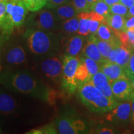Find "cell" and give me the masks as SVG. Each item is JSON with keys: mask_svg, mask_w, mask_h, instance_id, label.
<instances>
[{"mask_svg": "<svg viewBox=\"0 0 134 134\" xmlns=\"http://www.w3.org/2000/svg\"><path fill=\"white\" fill-rule=\"evenodd\" d=\"M90 81L107 98L115 99L113 95L109 80L103 71L99 70L97 72L91 77Z\"/></svg>", "mask_w": 134, "mask_h": 134, "instance_id": "cell-14", "label": "cell"}, {"mask_svg": "<svg viewBox=\"0 0 134 134\" xmlns=\"http://www.w3.org/2000/svg\"><path fill=\"white\" fill-rule=\"evenodd\" d=\"M17 108L15 99L9 94L0 92V114L8 115L13 114Z\"/></svg>", "mask_w": 134, "mask_h": 134, "instance_id": "cell-16", "label": "cell"}, {"mask_svg": "<svg viewBox=\"0 0 134 134\" xmlns=\"http://www.w3.org/2000/svg\"><path fill=\"white\" fill-rule=\"evenodd\" d=\"M72 6L74 7L78 13L90 12V6L87 0H71Z\"/></svg>", "mask_w": 134, "mask_h": 134, "instance_id": "cell-28", "label": "cell"}, {"mask_svg": "<svg viewBox=\"0 0 134 134\" xmlns=\"http://www.w3.org/2000/svg\"><path fill=\"white\" fill-rule=\"evenodd\" d=\"M131 116V100H126L110 110L105 115V119L110 122H124L130 119Z\"/></svg>", "mask_w": 134, "mask_h": 134, "instance_id": "cell-10", "label": "cell"}, {"mask_svg": "<svg viewBox=\"0 0 134 134\" xmlns=\"http://www.w3.org/2000/svg\"><path fill=\"white\" fill-rule=\"evenodd\" d=\"M8 40V38L6 37V36H4L2 33L0 32V53H1V51L3 50V46H4V43L5 42H6Z\"/></svg>", "mask_w": 134, "mask_h": 134, "instance_id": "cell-39", "label": "cell"}, {"mask_svg": "<svg viewBox=\"0 0 134 134\" xmlns=\"http://www.w3.org/2000/svg\"><path fill=\"white\" fill-rule=\"evenodd\" d=\"M129 80H130V83H131V85H132V88H133V90H134V76L132 77V78H130Z\"/></svg>", "mask_w": 134, "mask_h": 134, "instance_id": "cell-43", "label": "cell"}, {"mask_svg": "<svg viewBox=\"0 0 134 134\" xmlns=\"http://www.w3.org/2000/svg\"><path fill=\"white\" fill-rule=\"evenodd\" d=\"M90 11L98 13L104 18L110 14L109 6L105 3L103 0H98L90 6Z\"/></svg>", "mask_w": 134, "mask_h": 134, "instance_id": "cell-25", "label": "cell"}, {"mask_svg": "<svg viewBox=\"0 0 134 134\" xmlns=\"http://www.w3.org/2000/svg\"><path fill=\"white\" fill-rule=\"evenodd\" d=\"M130 48H133L134 49V38H133V41H132L131 43H130Z\"/></svg>", "mask_w": 134, "mask_h": 134, "instance_id": "cell-45", "label": "cell"}, {"mask_svg": "<svg viewBox=\"0 0 134 134\" xmlns=\"http://www.w3.org/2000/svg\"><path fill=\"white\" fill-rule=\"evenodd\" d=\"M85 36L81 35H75L69 38L62 40L63 47L65 48V55L73 57H79L80 53L85 46Z\"/></svg>", "mask_w": 134, "mask_h": 134, "instance_id": "cell-12", "label": "cell"}, {"mask_svg": "<svg viewBox=\"0 0 134 134\" xmlns=\"http://www.w3.org/2000/svg\"><path fill=\"white\" fill-rule=\"evenodd\" d=\"M41 71L47 78L58 81L62 79L63 71V60L55 56L48 57L41 63Z\"/></svg>", "mask_w": 134, "mask_h": 134, "instance_id": "cell-7", "label": "cell"}, {"mask_svg": "<svg viewBox=\"0 0 134 134\" xmlns=\"http://www.w3.org/2000/svg\"><path fill=\"white\" fill-rule=\"evenodd\" d=\"M57 17L48 10H42L34 16L31 21L32 28L47 31H52L58 28Z\"/></svg>", "mask_w": 134, "mask_h": 134, "instance_id": "cell-9", "label": "cell"}, {"mask_svg": "<svg viewBox=\"0 0 134 134\" xmlns=\"http://www.w3.org/2000/svg\"><path fill=\"white\" fill-rule=\"evenodd\" d=\"M110 86L114 98L120 100L130 99L134 91L128 78L114 80L110 83Z\"/></svg>", "mask_w": 134, "mask_h": 134, "instance_id": "cell-11", "label": "cell"}, {"mask_svg": "<svg viewBox=\"0 0 134 134\" xmlns=\"http://www.w3.org/2000/svg\"><path fill=\"white\" fill-rule=\"evenodd\" d=\"M79 25V18L78 16H76L71 19L63 21L59 27L62 32L68 36H70L78 33Z\"/></svg>", "mask_w": 134, "mask_h": 134, "instance_id": "cell-20", "label": "cell"}, {"mask_svg": "<svg viewBox=\"0 0 134 134\" xmlns=\"http://www.w3.org/2000/svg\"><path fill=\"white\" fill-rule=\"evenodd\" d=\"M97 1H98V0H87V1H88V4H90V6H91L92 4H93L94 3H95Z\"/></svg>", "mask_w": 134, "mask_h": 134, "instance_id": "cell-44", "label": "cell"}, {"mask_svg": "<svg viewBox=\"0 0 134 134\" xmlns=\"http://www.w3.org/2000/svg\"><path fill=\"white\" fill-rule=\"evenodd\" d=\"M1 53L0 64L6 69L23 66L27 62L26 50L21 43H10Z\"/></svg>", "mask_w": 134, "mask_h": 134, "instance_id": "cell-6", "label": "cell"}, {"mask_svg": "<svg viewBox=\"0 0 134 134\" xmlns=\"http://www.w3.org/2000/svg\"><path fill=\"white\" fill-rule=\"evenodd\" d=\"M96 43L100 54L104 59L105 60H108L109 55L114 48L122 45L120 41L116 42H109L99 39L98 37L96 38Z\"/></svg>", "mask_w": 134, "mask_h": 134, "instance_id": "cell-21", "label": "cell"}, {"mask_svg": "<svg viewBox=\"0 0 134 134\" xmlns=\"http://www.w3.org/2000/svg\"><path fill=\"white\" fill-rule=\"evenodd\" d=\"M6 10V2L0 1V24L4 19Z\"/></svg>", "mask_w": 134, "mask_h": 134, "instance_id": "cell-35", "label": "cell"}, {"mask_svg": "<svg viewBox=\"0 0 134 134\" xmlns=\"http://www.w3.org/2000/svg\"><path fill=\"white\" fill-rule=\"evenodd\" d=\"M133 28H134V16H132L129 17V18L125 21L124 30V31H125V30L127 29H133Z\"/></svg>", "mask_w": 134, "mask_h": 134, "instance_id": "cell-36", "label": "cell"}, {"mask_svg": "<svg viewBox=\"0 0 134 134\" xmlns=\"http://www.w3.org/2000/svg\"><path fill=\"white\" fill-rule=\"evenodd\" d=\"M1 132H2V130H1V129H0V133H1Z\"/></svg>", "mask_w": 134, "mask_h": 134, "instance_id": "cell-47", "label": "cell"}, {"mask_svg": "<svg viewBox=\"0 0 134 134\" xmlns=\"http://www.w3.org/2000/svg\"><path fill=\"white\" fill-rule=\"evenodd\" d=\"M100 70L106 75L110 83L120 78H128L124 68L116 63L110 62L108 60L100 63Z\"/></svg>", "mask_w": 134, "mask_h": 134, "instance_id": "cell-13", "label": "cell"}, {"mask_svg": "<svg viewBox=\"0 0 134 134\" xmlns=\"http://www.w3.org/2000/svg\"><path fill=\"white\" fill-rule=\"evenodd\" d=\"M103 1L109 6L120 2V0H103Z\"/></svg>", "mask_w": 134, "mask_h": 134, "instance_id": "cell-41", "label": "cell"}, {"mask_svg": "<svg viewBox=\"0 0 134 134\" xmlns=\"http://www.w3.org/2000/svg\"><path fill=\"white\" fill-rule=\"evenodd\" d=\"M8 0H0V1H3V2H7Z\"/></svg>", "mask_w": 134, "mask_h": 134, "instance_id": "cell-46", "label": "cell"}, {"mask_svg": "<svg viewBox=\"0 0 134 134\" xmlns=\"http://www.w3.org/2000/svg\"><path fill=\"white\" fill-rule=\"evenodd\" d=\"M124 70L129 79L130 80L134 76V52L132 53L129 62Z\"/></svg>", "mask_w": 134, "mask_h": 134, "instance_id": "cell-31", "label": "cell"}, {"mask_svg": "<svg viewBox=\"0 0 134 134\" xmlns=\"http://www.w3.org/2000/svg\"><path fill=\"white\" fill-rule=\"evenodd\" d=\"M90 79L91 78H90L86 66L84 64V63L81 61L76 72V80L77 82L80 85V84L83 83L84 82L90 81Z\"/></svg>", "mask_w": 134, "mask_h": 134, "instance_id": "cell-27", "label": "cell"}, {"mask_svg": "<svg viewBox=\"0 0 134 134\" xmlns=\"http://www.w3.org/2000/svg\"><path fill=\"white\" fill-rule=\"evenodd\" d=\"M120 3L123 4L127 8H130L134 5V0H120Z\"/></svg>", "mask_w": 134, "mask_h": 134, "instance_id": "cell-40", "label": "cell"}, {"mask_svg": "<svg viewBox=\"0 0 134 134\" xmlns=\"http://www.w3.org/2000/svg\"><path fill=\"white\" fill-rule=\"evenodd\" d=\"M77 90L82 103L94 113L109 112L118 104L115 99L105 96L90 80L80 84Z\"/></svg>", "mask_w": 134, "mask_h": 134, "instance_id": "cell-3", "label": "cell"}, {"mask_svg": "<svg viewBox=\"0 0 134 134\" xmlns=\"http://www.w3.org/2000/svg\"><path fill=\"white\" fill-rule=\"evenodd\" d=\"M80 62L79 57L65 55L63 57L62 87L69 94L74 93L79 86L76 80V72Z\"/></svg>", "mask_w": 134, "mask_h": 134, "instance_id": "cell-5", "label": "cell"}, {"mask_svg": "<svg viewBox=\"0 0 134 134\" xmlns=\"http://www.w3.org/2000/svg\"><path fill=\"white\" fill-rule=\"evenodd\" d=\"M27 133H33V134H42V133H57L55 127L53 124H49L46 126H43L41 128L34 129L31 131L27 132Z\"/></svg>", "mask_w": 134, "mask_h": 134, "instance_id": "cell-30", "label": "cell"}, {"mask_svg": "<svg viewBox=\"0 0 134 134\" xmlns=\"http://www.w3.org/2000/svg\"><path fill=\"white\" fill-rule=\"evenodd\" d=\"M96 34L98 36V38L103 41L109 42L119 41L115 32L105 23V20L100 23Z\"/></svg>", "mask_w": 134, "mask_h": 134, "instance_id": "cell-17", "label": "cell"}, {"mask_svg": "<svg viewBox=\"0 0 134 134\" xmlns=\"http://www.w3.org/2000/svg\"><path fill=\"white\" fill-rule=\"evenodd\" d=\"M134 16V5L132 6L131 8H129V9L128 10V14H127V16L128 18L129 17Z\"/></svg>", "mask_w": 134, "mask_h": 134, "instance_id": "cell-42", "label": "cell"}, {"mask_svg": "<svg viewBox=\"0 0 134 134\" xmlns=\"http://www.w3.org/2000/svg\"><path fill=\"white\" fill-rule=\"evenodd\" d=\"M78 13L71 4H65L55 8V15L57 18L63 21L78 16Z\"/></svg>", "mask_w": 134, "mask_h": 134, "instance_id": "cell-18", "label": "cell"}, {"mask_svg": "<svg viewBox=\"0 0 134 134\" xmlns=\"http://www.w3.org/2000/svg\"><path fill=\"white\" fill-rule=\"evenodd\" d=\"M102 22L98 20L91 19L90 18V34H96L98 29L99 27L100 23Z\"/></svg>", "mask_w": 134, "mask_h": 134, "instance_id": "cell-33", "label": "cell"}, {"mask_svg": "<svg viewBox=\"0 0 134 134\" xmlns=\"http://www.w3.org/2000/svg\"><path fill=\"white\" fill-rule=\"evenodd\" d=\"M110 14H119L121 16L127 17L128 14V8L124 6L122 3H116L109 6Z\"/></svg>", "mask_w": 134, "mask_h": 134, "instance_id": "cell-29", "label": "cell"}, {"mask_svg": "<svg viewBox=\"0 0 134 134\" xmlns=\"http://www.w3.org/2000/svg\"><path fill=\"white\" fill-rule=\"evenodd\" d=\"M96 38V37L94 36V34H92L90 36L83 47L81 51V54L83 56L91 58L96 61L97 62L102 63L105 60L102 57L97 46Z\"/></svg>", "mask_w": 134, "mask_h": 134, "instance_id": "cell-15", "label": "cell"}, {"mask_svg": "<svg viewBox=\"0 0 134 134\" xmlns=\"http://www.w3.org/2000/svg\"><path fill=\"white\" fill-rule=\"evenodd\" d=\"M56 125L58 133L61 134H77L86 129L83 121L69 116L60 117Z\"/></svg>", "mask_w": 134, "mask_h": 134, "instance_id": "cell-8", "label": "cell"}, {"mask_svg": "<svg viewBox=\"0 0 134 134\" xmlns=\"http://www.w3.org/2000/svg\"><path fill=\"white\" fill-rule=\"evenodd\" d=\"M0 85L16 93L47 100L50 91L32 73L25 70L7 68L0 73Z\"/></svg>", "mask_w": 134, "mask_h": 134, "instance_id": "cell-1", "label": "cell"}, {"mask_svg": "<svg viewBox=\"0 0 134 134\" xmlns=\"http://www.w3.org/2000/svg\"><path fill=\"white\" fill-rule=\"evenodd\" d=\"M132 53V52L130 48H129L121 45L120 50L119 52L117 54L115 63L120 65L122 68L125 69L127 65H128Z\"/></svg>", "mask_w": 134, "mask_h": 134, "instance_id": "cell-23", "label": "cell"}, {"mask_svg": "<svg viewBox=\"0 0 134 134\" xmlns=\"http://www.w3.org/2000/svg\"><path fill=\"white\" fill-rule=\"evenodd\" d=\"M69 0H47V3L46 6L48 9H55L58 6L66 4Z\"/></svg>", "mask_w": 134, "mask_h": 134, "instance_id": "cell-32", "label": "cell"}, {"mask_svg": "<svg viewBox=\"0 0 134 134\" xmlns=\"http://www.w3.org/2000/svg\"><path fill=\"white\" fill-rule=\"evenodd\" d=\"M80 60L82 62H83L86 66L90 78H91L94 75L96 74L97 72H98L100 70V63L97 62L95 60L86 57L83 55H81V57H80Z\"/></svg>", "mask_w": 134, "mask_h": 134, "instance_id": "cell-24", "label": "cell"}, {"mask_svg": "<svg viewBox=\"0 0 134 134\" xmlns=\"http://www.w3.org/2000/svg\"><path fill=\"white\" fill-rule=\"evenodd\" d=\"M120 47H121V46L116 47H115L111 52H110L109 55L108 60L110 62H115V60H116L117 54L119 52L120 50Z\"/></svg>", "mask_w": 134, "mask_h": 134, "instance_id": "cell-34", "label": "cell"}, {"mask_svg": "<svg viewBox=\"0 0 134 134\" xmlns=\"http://www.w3.org/2000/svg\"><path fill=\"white\" fill-rule=\"evenodd\" d=\"M28 11L23 0H8L6 14L0 24V32L9 38L15 29L24 24Z\"/></svg>", "mask_w": 134, "mask_h": 134, "instance_id": "cell-4", "label": "cell"}, {"mask_svg": "<svg viewBox=\"0 0 134 134\" xmlns=\"http://www.w3.org/2000/svg\"><path fill=\"white\" fill-rule=\"evenodd\" d=\"M26 8L31 12L39 11L46 6L47 0H23Z\"/></svg>", "mask_w": 134, "mask_h": 134, "instance_id": "cell-26", "label": "cell"}, {"mask_svg": "<svg viewBox=\"0 0 134 134\" xmlns=\"http://www.w3.org/2000/svg\"><path fill=\"white\" fill-rule=\"evenodd\" d=\"M97 133L100 134H113L114 133V132L113 130L109 128H108V127H103V128H101L100 129L98 130L97 131Z\"/></svg>", "mask_w": 134, "mask_h": 134, "instance_id": "cell-38", "label": "cell"}, {"mask_svg": "<svg viewBox=\"0 0 134 134\" xmlns=\"http://www.w3.org/2000/svg\"><path fill=\"white\" fill-rule=\"evenodd\" d=\"M105 23L114 32L124 30L125 17L119 14H109L105 18Z\"/></svg>", "mask_w": 134, "mask_h": 134, "instance_id": "cell-19", "label": "cell"}, {"mask_svg": "<svg viewBox=\"0 0 134 134\" xmlns=\"http://www.w3.org/2000/svg\"><path fill=\"white\" fill-rule=\"evenodd\" d=\"M130 100H131V116H130V120L132 123L134 125V91L132 93Z\"/></svg>", "mask_w": 134, "mask_h": 134, "instance_id": "cell-37", "label": "cell"}, {"mask_svg": "<svg viewBox=\"0 0 134 134\" xmlns=\"http://www.w3.org/2000/svg\"><path fill=\"white\" fill-rule=\"evenodd\" d=\"M90 12H83L78 14V16L79 18V29L78 34L83 36H88L90 34Z\"/></svg>", "mask_w": 134, "mask_h": 134, "instance_id": "cell-22", "label": "cell"}, {"mask_svg": "<svg viewBox=\"0 0 134 134\" xmlns=\"http://www.w3.org/2000/svg\"><path fill=\"white\" fill-rule=\"evenodd\" d=\"M23 37L29 51L37 56H55L60 50L59 37L52 31L30 28L25 31Z\"/></svg>", "mask_w": 134, "mask_h": 134, "instance_id": "cell-2", "label": "cell"}]
</instances>
